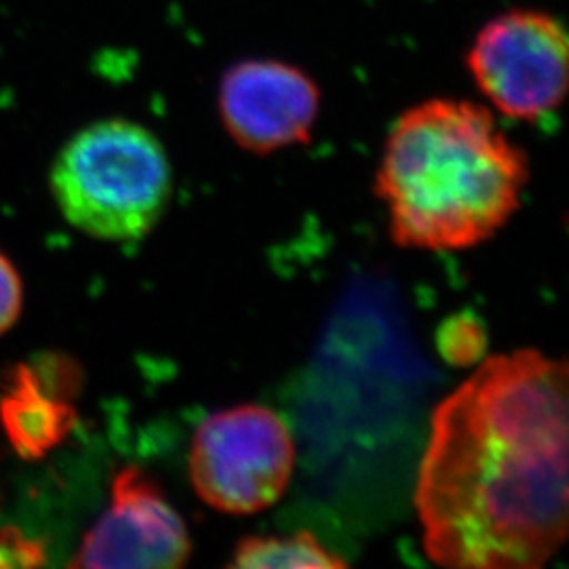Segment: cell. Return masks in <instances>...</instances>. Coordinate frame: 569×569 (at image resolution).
<instances>
[{
    "label": "cell",
    "mask_w": 569,
    "mask_h": 569,
    "mask_svg": "<svg viewBox=\"0 0 569 569\" xmlns=\"http://www.w3.org/2000/svg\"><path fill=\"white\" fill-rule=\"evenodd\" d=\"M321 102V87L305 68L274 58L234 61L218 84L226 133L260 157L310 142Z\"/></svg>",
    "instance_id": "6"
},
{
    "label": "cell",
    "mask_w": 569,
    "mask_h": 569,
    "mask_svg": "<svg viewBox=\"0 0 569 569\" xmlns=\"http://www.w3.org/2000/svg\"><path fill=\"white\" fill-rule=\"evenodd\" d=\"M192 555L182 515L143 468L114 475L110 505L82 538L72 568L176 569Z\"/></svg>",
    "instance_id": "7"
},
{
    "label": "cell",
    "mask_w": 569,
    "mask_h": 569,
    "mask_svg": "<svg viewBox=\"0 0 569 569\" xmlns=\"http://www.w3.org/2000/svg\"><path fill=\"white\" fill-rule=\"evenodd\" d=\"M49 188L68 224L93 239L124 243L143 239L163 220L173 169L148 127L102 119L61 146Z\"/></svg>",
    "instance_id": "3"
},
{
    "label": "cell",
    "mask_w": 569,
    "mask_h": 569,
    "mask_svg": "<svg viewBox=\"0 0 569 569\" xmlns=\"http://www.w3.org/2000/svg\"><path fill=\"white\" fill-rule=\"evenodd\" d=\"M428 557L443 568L538 569L568 536V366L489 357L432 413L416 483Z\"/></svg>",
    "instance_id": "1"
},
{
    "label": "cell",
    "mask_w": 569,
    "mask_h": 569,
    "mask_svg": "<svg viewBox=\"0 0 569 569\" xmlns=\"http://www.w3.org/2000/svg\"><path fill=\"white\" fill-rule=\"evenodd\" d=\"M296 467V443L270 407H228L204 418L190 446V481L207 507L253 515L279 502Z\"/></svg>",
    "instance_id": "4"
},
{
    "label": "cell",
    "mask_w": 569,
    "mask_h": 569,
    "mask_svg": "<svg viewBox=\"0 0 569 569\" xmlns=\"http://www.w3.org/2000/svg\"><path fill=\"white\" fill-rule=\"evenodd\" d=\"M528 180L523 148L489 108L432 98L390 127L376 194L387 204L395 244L462 251L509 224Z\"/></svg>",
    "instance_id": "2"
},
{
    "label": "cell",
    "mask_w": 569,
    "mask_h": 569,
    "mask_svg": "<svg viewBox=\"0 0 569 569\" xmlns=\"http://www.w3.org/2000/svg\"><path fill=\"white\" fill-rule=\"evenodd\" d=\"M44 561L39 542L26 538L18 529L0 531V568H28Z\"/></svg>",
    "instance_id": "12"
},
{
    "label": "cell",
    "mask_w": 569,
    "mask_h": 569,
    "mask_svg": "<svg viewBox=\"0 0 569 569\" xmlns=\"http://www.w3.org/2000/svg\"><path fill=\"white\" fill-rule=\"evenodd\" d=\"M23 308V281L20 270L0 251V336L20 321Z\"/></svg>",
    "instance_id": "11"
},
{
    "label": "cell",
    "mask_w": 569,
    "mask_h": 569,
    "mask_svg": "<svg viewBox=\"0 0 569 569\" xmlns=\"http://www.w3.org/2000/svg\"><path fill=\"white\" fill-rule=\"evenodd\" d=\"M439 352L453 366H472L481 359L488 346V336L481 321L470 315H453L437 333Z\"/></svg>",
    "instance_id": "10"
},
{
    "label": "cell",
    "mask_w": 569,
    "mask_h": 569,
    "mask_svg": "<svg viewBox=\"0 0 569 569\" xmlns=\"http://www.w3.org/2000/svg\"><path fill=\"white\" fill-rule=\"evenodd\" d=\"M465 61L479 93L512 121H542L568 96V30L549 11L517 7L493 16Z\"/></svg>",
    "instance_id": "5"
},
{
    "label": "cell",
    "mask_w": 569,
    "mask_h": 569,
    "mask_svg": "<svg viewBox=\"0 0 569 569\" xmlns=\"http://www.w3.org/2000/svg\"><path fill=\"white\" fill-rule=\"evenodd\" d=\"M234 569H336L346 568L345 559L327 549L310 531L291 536H247L228 561Z\"/></svg>",
    "instance_id": "9"
},
{
    "label": "cell",
    "mask_w": 569,
    "mask_h": 569,
    "mask_svg": "<svg viewBox=\"0 0 569 569\" xmlns=\"http://www.w3.org/2000/svg\"><path fill=\"white\" fill-rule=\"evenodd\" d=\"M74 378L49 361L44 366H18L0 395V427L13 451L23 460H41L60 448L77 427L72 397Z\"/></svg>",
    "instance_id": "8"
}]
</instances>
